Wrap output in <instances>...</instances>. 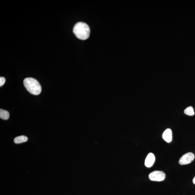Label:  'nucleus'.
<instances>
[{
	"label": "nucleus",
	"instance_id": "1",
	"mask_svg": "<svg viewBox=\"0 0 195 195\" xmlns=\"http://www.w3.org/2000/svg\"><path fill=\"white\" fill-rule=\"evenodd\" d=\"M73 32L79 39L84 40L89 38L90 29L87 24L79 22L74 25Z\"/></svg>",
	"mask_w": 195,
	"mask_h": 195
},
{
	"label": "nucleus",
	"instance_id": "10",
	"mask_svg": "<svg viewBox=\"0 0 195 195\" xmlns=\"http://www.w3.org/2000/svg\"><path fill=\"white\" fill-rule=\"evenodd\" d=\"M5 82V79L4 77H0V87H1L4 85Z\"/></svg>",
	"mask_w": 195,
	"mask_h": 195
},
{
	"label": "nucleus",
	"instance_id": "4",
	"mask_svg": "<svg viewBox=\"0 0 195 195\" xmlns=\"http://www.w3.org/2000/svg\"><path fill=\"white\" fill-rule=\"evenodd\" d=\"M194 158L195 155L193 153H186L181 157L179 160V163L182 165L189 164L194 160Z\"/></svg>",
	"mask_w": 195,
	"mask_h": 195
},
{
	"label": "nucleus",
	"instance_id": "3",
	"mask_svg": "<svg viewBox=\"0 0 195 195\" xmlns=\"http://www.w3.org/2000/svg\"><path fill=\"white\" fill-rule=\"evenodd\" d=\"M165 172L162 171H155L150 173L149 177L151 181L161 182L165 180Z\"/></svg>",
	"mask_w": 195,
	"mask_h": 195
},
{
	"label": "nucleus",
	"instance_id": "11",
	"mask_svg": "<svg viewBox=\"0 0 195 195\" xmlns=\"http://www.w3.org/2000/svg\"><path fill=\"white\" fill-rule=\"evenodd\" d=\"M193 184H195V176L194 177V178H193Z\"/></svg>",
	"mask_w": 195,
	"mask_h": 195
},
{
	"label": "nucleus",
	"instance_id": "7",
	"mask_svg": "<svg viewBox=\"0 0 195 195\" xmlns=\"http://www.w3.org/2000/svg\"><path fill=\"white\" fill-rule=\"evenodd\" d=\"M27 140H28V138L25 136H18V137H16L14 139V142L16 144H21V143L26 142Z\"/></svg>",
	"mask_w": 195,
	"mask_h": 195
},
{
	"label": "nucleus",
	"instance_id": "5",
	"mask_svg": "<svg viewBox=\"0 0 195 195\" xmlns=\"http://www.w3.org/2000/svg\"><path fill=\"white\" fill-rule=\"evenodd\" d=\"M155 160V157L154 154L153 153H149L145 160V166L148 168H150L153 166Z\"/></svg>",
	"mask_w": 195,
	"mask_h": 195
},
{
	"label": "nucleus",
	"instance_id": "8",
	"mask_svg": "<svg viewBox=\"0 0 195 195\" xmlns=\"http://www.w3.org/2000/svg\"><path fill=\"white\" fill-rule=\"evenodd\" d=\"M10 114L6 110L1 109H0V118L2 119L7 120L9 118Z\"/></svg>",
	"mask_w": 195,
	"mask_h": 195
},
{
	"label": "nucleus",
	"instance_id": "9",
	"mask_svg": "<svg viewBox=\"0 0 195 195\" xmlns=\"http://www.w3.org/2000/svg\"><path fill=\"white\" fill-rule=\"evenodd\" d=\"M184 113L188 115L192 116L194 115V109L191 106L188 107L184 110Z\"/></svg>",
	"mask_w": 195,
	"mask_h": 195
},
{
	"label": "nucleus",
	"instance_id": "6",
	"mask_svg": "<svg viewBox=\"0 0 195 195\" xmlns=\"http://www.w3.org/2000/svg\"><path fill=\"white\" fill-rule=\"evenodd\" d=\"M162 137L167 142L170 143L171 142L172 139L171 130L170 128L167 129L163 132Z\"/></svg>",
	"mask_w": 195,
	"mask_h": 195
},
{
	"label": "nucleus",
	"instance_id": "2",
	"mask_svg": "<svg viewBox=\"0 0 195 195\" xmlns=\"http://www.w3.org/2000/svg\"><path fill=\"white\" fill-rule=\"evenodd\" d=\"M24 84L27 90L34 95L40 94L42 90V87L39 82L33 78H25L24 80Z\"/></svg>",
	"mask_w": 195,
	"mask_h": 195
}]
</instances>
